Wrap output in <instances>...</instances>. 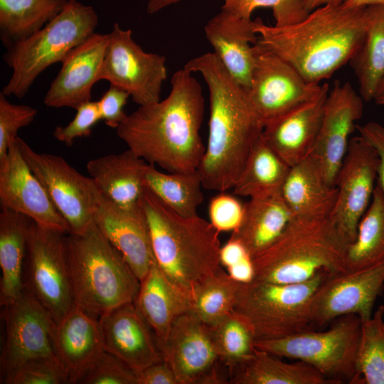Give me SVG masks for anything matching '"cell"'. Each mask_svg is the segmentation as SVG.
Masks as SVG:
<instances>
[{
	"label": "cell",
	"mask_w": 384,
	"mask_h": 384,
	"mask_svg": "<svg viewBox=\"0 0 384 384\" xmlns=\"http://www.w3.org/2000/svg\"><path fill=\"white\" fill-rule=\"evenodd\" d=\"M191 73L177 70L165 99L139 106L116 129L128 149L168 172L197 170L206 150L200 134L205 100Z\"/></svg>",
	"instance_id": "6da1fadb"
},
{
	"label": "cell",
	"mask_w": 384,
	"mask_h": 384,
	"mask_svg": "<svg viewBox=\"0 0 384 384\" xmlns=\"http://www.w3.org/2000/svg\"><path fill=\"white\" fill-rule=\"evenodd\" d=\"M183 68L200 73L209 92L208 142L198 169L203 186L224 192L234 187L264 123L249 90L234 79L214 53L191 59Z\"/></svg>",
	"instance_id": "7a4b0ae2"
},
{
	"label": "cell",
	"mask_w": 384,
	"mask_h": 384,
	"mask_svg": "<svg viewBox=\"0 0 384 384\" xmlns=\"http://www.w3.org/2000/svg\"><path fill=\"white\" fill-rule=\"evenodd\" d=\"M369 22L368 6L328 4L295 23L276 26L255 20L257 43L290 63L309 82L319 84L353 58Z\"/></svg>",
	"instance_id": "3957f363"
},
{
	"label": "cell",
	"mask_w": 384,
	"mask_h": 384,
	"mask_svg": "<svg viewBox=\"0 0 384 384\" xmlns=\"http://www.w3.org/2000/svg\"><path fill=\"white\" fill-rule=\"evenodd\" d=\"M141 202L157 265L191 299L201 284L222 268L220 232L198 215H178L146 187Z\"/></svg>",
	"instance_id": "277c9868"
},
{
	"label": "cell",
	"mask_w": 384,
	"mask_h": 384,
	"mask_svg": "<svg viewBox=\"0 0 384 384\" xmlns=\"http://www.w3.org/2000/svg\"><path fill=\"white\" fill-rule=\"evenodd\" d=\"M65 249L74 304L98 319L134 302L140 281L95 223L66 234Z\"/></svg>",
	"instance_id": "5b68a950"
},
{
	"label": "cell",
	"mask_w": 384,
	"mask_h": 384,
	"mask_svg": "<svg viewBox=\"0 0 384 384\" xmlns=\"http://www.w3.org/2000/svg\"><path fill=\"white\" fill-rule=\"evenodd\" d=\"M348 245L330 216L293 218L271 245L252 258V279L298 283L321 272H343Z\"/></svg>",
	"instance_id": "8992f818"
},
{
	"label": "cell",
	"mask_w": 384,
	"mask_h": 384,
	"mask_svg": "<svg viewBox=\"0 0 384 384\" xmlns=\"http://www.w3.org/2000/svg\"><path fill=\"white\" fill-rule=\"evenodd\" d=\"M98 16L90 6L71 0L43 28L6 48L3 59L12 74L1 92L21 98L38 75L62 62L68 53L95 33Z\"/></svg>",
	"instance_id": "52a82bcc"
},
{
	"label": "cell",
	"mask_w": 384,
	"mask_h": 384,
	"mask_svg": "<svg viewBox=\"0 0 384 384\" xmlns=\"http://www.w3.org/2000/svg\"><path fill=\"white\" fill-rule=\"evenodd\" d=\"M328 274L321 272L298 283L255 279L241 282L234 311L248 324L255 340L280 338L314 329L311 299Z\"/></svg>",
	"instance_id": "ba28073f"
},
{
	"label": "cell",
	"mask_w": 384,
	"mask_h": 384,
	"mask_svg": "<svg viewBox=\"0 0 384 384\" xmlns=\"http://www.w3.org/2000/svg\"><path fill=\"white\" fill-rule=\"evenodd\" d=\"M324 331H304L287 337L255 340L256 349L303 361L331 384H353L356 375L361 319L348 314L334 319Z\"/></svg>",
	"instance_id": "9c48e42d"
},
{
	"label": "cell",
	"mask_w": 384,
	"mask_h": 384,
	"mask_svg": "<svg viewBox=\"0 0 384 384\" xmlns=\"http://www.w3.org/2000/svg\"><path fill=\"white\" fill-rule=\"evenodd\" d=\"M23 159L42 183L70 233H84L93 223L102 193L91 177L85 176L60 156L35 151L18 137Z\"/></svg>",
	"instance_id": "30bf717a"
},
{
	"label": "cell",
	"mask_w": 384,
	"mask_h": 384,
	"mask_svg": "<svg viewBox=\"0 0 384 384\" xmlns=\"http://www.w3.org/2000/svg\"><path fill=\"white\" fill-rule=\"evenodd\" d=\"M65 235L32 222L27 242L24 287L58 324L74 305Z\"/></svg>",
	"instance_id": "8fae6325"
},
{
	"label": "cell",
	"mask_w": 384,
	"mask_h": 384,
	"mask_svg": "<svg viewBox=\"0 0 384 384\" xmlns=\"http://www.w3.org/2000/svg\"><path fill=\"white\" fill-rule=\"evenodd\" d=\"M166 78V58L144 51L132 38V30L115 23L108 33L101 80L127 92L134 102L144 106L160 100Z\"/></svg>",
	"instance_id": "7c38bea8"
},
{
	"label": "cell",
	"mask_w": 384,
	"mask_h": 384,
	"mask_svg": "<svg viewBox=\"0 0 384 384\" xmlns=\"http://www.w3.org/2000/svg\"><path fill=\"white\" fill-rule=\"evenodd\" d=\"M2 306L5 338L1 378L31 361L58 360L53 343L56 324L26 288L17 299Z\"/></svg>",
	"instance_id": "4fadbf2b"
},
{
	"label": "cell",
	"mask_w": 384,
	"mask_h": 384,
	"mask_svg": "<svg viewBox=\"0 0 384 384\" xmlns=\"http://www.w3.org/2000/svg\"><path fill=\"white\" fill-rule=\"evenodd\" d=\"M249 94L265 124L315 98L323 85L309 82L287 61L257 42Z\"/></svg>",
	"instance_id": "5bb4252c"
},
{
	"label": "cell",
	"mask_w": 384,
	"mask_h": 384,
	"mask_svg": "<svg viewBox=\"0 0 384 384\" xmlns=\"http://www.w3.org/2000/svg\"><path fill=\"white\" fill-rule=\"evenodd\" d=\"M379 158L373 146L361 135L351 138L335 186L338 193L331 219L348 244L356 237L377 181Z\"/></svg>",
	"instance_id": "9a60e30c"
},
{
	"label": "cell",
	"mask_w": 384,
	"mask_h": 384,
	"mask_svg": "<svg viewBox=\"0 0 384 384\" xmlns=\"http://www.w3.org/2000/svg\"><path fill=\"white\" fill-rule=\"evenodd\" d=\"M384 287V261L370 267L328 274L312 295V328H321L348 314L370 318Z\"/></svg>",
	"instance_id": "2e32d148"
},
{
	"label": "cell",
	"mask_w": 384,
	"mask_h": 384,
	"mask_svg": "<svg viewBox=\"0 0 384 384\" xmlns=\"http://www.w3.org/2000/svg\"><path fill=\"white\" fill-rule=\"evenodd\" d=\"M161 352L178 384L227 383L218 370L220 361L210 326L191 311L174 321Z\"/></svg>",
	"instance_id": "e0dca14e"
},
{
	"label": "cell",
	"mask_w": 384,
	"mask_h": 384,
	"mask_svg": "<svg viewBox=\"0 0 384 384\" xmlns=\"http://www.w3.org/2000/svg\"><path fill=\"white\" fill-rule=\"evenodd\" d=\"M0 203L1 208L25 215L43 228L70 233L68 224L23 159L18 137L0 161Z\"/></svg>",
	"instance_id": "ac0fdd59"
},
{
	"label": "cell",
	"mask_w": 384,
	"mask_h": 384,
	"mask_svg": "<svg viewBox=\"0 0 384 384\" xmlns=\"http://www.w3.org/2000/svg\"><path fill=\"white\" fill-rule=\"evenodd\" d=\"M363 99L348 82L336 81L326 97L319 134L311 154L327 181L335 186L346 154L350 135L363 112Z\"/></svg>",
	"instance_id": "d6986e66"
},
{
	"label": "cell",
	"mask_w": 384,
	"mask_h": 384,
	"mask_svg": "<svg viewBox=\"0 0 384 384\" xmlns=\"http://www.w3.org/2000/svg\"><path fill=\"white\" fill-rule=\"evenodd\" d=\"M103 348L138 373L164 360L156 336L134 302L98 318Z\"/></svg>",
	"instance_id": "ffe728a7"
},
{
	"label": "cell",
	"mask_w": 384,
	"mask_h": 384,
	"mask_svg": "<svg viewBox=\"0 0 384 384\" xmlns=\"http://www.w3.org/2000/svg\"><path fill=\"white\" fill-rule=\"evenodd\" d=\"M107 42L108 34L95 32L68 53L44 97L46 106L76 109L91 100L92 88L101 80Z\"/></svg>",
	"instance_id": "44dd1931"
},
{
	"label": "cell",
	"mask_w": 384,
	"mask_h": 384,
	"mask_svg": "<svg viewBox=\"0 0 384 384\" xmlns=\"http://www.w3.org/2000/svg\"><path fill=\"white\" fill-rule=\"evenodd\" d=\"M94 223L140 281L154 260L142 202L134 206L122 207L102 194Z\"/></svg>",
	"instance_id": "7402d4cb"
},
{
	"label": "cell",
	"mask_w": 384,
	"mask_h": 384,
	"mask_svg": "<svg viewBox=\"0 0 384 384\" xmlns=\"http://www.w3.org/2000/svg\"><path fill=\"white\" fill-rule=\"evenodd\" d=\"M329 92L327 83L314 99L267 122L262 137L290 167L309 155L315 144Z\"/></svg>",
	"instance_id": "603a6c76"
},
{
	"label": "cell",
	"mask_w": 384,
	"mask_h": 384,
	"mask_svg": "<svg viewBox=\"0 0 384 384\" xmlns=\"http://www.w3.org/2000/svg\"><path fill=\"white\" fill-rule=\"evenodd\" d=\"M255 21L247 20L223 10L205 26L207 40L228 73L249 90L256 59L258 36Z\"/></svg>",
	"instance_id": "cb8c5ba5"
},
{
	"label": "cell",
	"mask_w": 384,
	"mask_h": 384,
	"mask_svg": "<svg viewBox=\"0 0 384 384\" xmlns=\"http://www.w3.org/2000/svg\"><path fill=\"white\" fill-rule=\"evenodd\" d=\"M53 343L69 383H74L105 351L98 319L75 304L56 324Z\"/></svg>",
	"instance_id": "d4e9b609"
},
{
	"label": "cell",
	"mask_w": 384,
	"mask_h": 384,
	"mask_svg": "<svg viewBox=\"0 0 384 384\" xmlns=\"http://www.w3.org/2000/svg\"><path fill=\"white\" fill-rule=\"evenodd\" d=\"M281 193L294 218L317 219L330 216L338 190L327 181L319 161L310 154L291 166Z\"/></svg>",
	"instance_id": "484cf974"
},
{
	"label": "cell",
	"mask_w": 384,
	"mask_h": 384,
	"mask_svg": "<svg viewBox=\"0 0 384 384\" xmlns=\"http://www.w3.org/2000/svg\"><path fill=\"white\" fill-rule=\"evenodd\" d=\"M134 304L152 329L161 351L174 321L191 309V299L165 276L155 260L140 280Z\"/></svg>",
	"instance_id": "4316f807"
},
{
	"label": "cell",
	"mask_w": 384,
	"mask_h": 384,
	"mask_svg": "<svg viewBox=\"0 0 384 384\" xmlns=\"http://www.w3.org/2000/svg\"><path fill=\"white\" fill-rule=\"evenodd\" d=\"M132 150L90 160L87 171L101 193L117 205L132 207L141 202L148 166Z\"/></svg>",
	"instance_id": "83f0119b"
},
{
	"label": "cell",
	"mask_w": 384,
	"mask_h": 384,
	"mask_svg": "<svg viewBox=\"0 0 384 384\" xmlns=\"http://www.w3.org/2000/svg\"><path fill=\"white\" fill-rule=\"evenodd\" d=\"M293 218L281 192L252 197L244 204L241 223L230 237L252 258L271 245Z\"/></svg>",
	"instance_id": "f1b7e54d"
},
{
	"label": "cell",
	"mask_w": 384,
	"mask_h": 384,
	"mask_svg": "<svg viewBox=\"0 0 384 384\" xmlns=\"http://www.w3.org/2000/svg\"><path fill=\"white\" fill-rule=\"evenodd\" d=\"M32 220L25 215L2 208L0 213V302L17 299L24 289L23 269Z\"/></svg>",
	"instance_id": "f546056e"
},
{
	"label": "cell",
	"mask_w": 384,
	"mask_h": 384,
	"mask_svg": "<svg viewBox=\"0 0 384 384\" xmlns=\"http://www.w3.org/2000/svg\"><path fill=\"white\" fill-rule=\"evenodd\" d=\"M231 384H331L311 366L256 349L253 356L230 375Z\"/></svg>",
	"instance_id": "4dcf8cb0"
},
{
	"label": "cell",
	"mask_w": 384,
	"mask_h": 384,
	"mask_svg": "<svg viewBox=\"0 0 384 384\" xmlns=\"http://www.w3.org/2000/svg\"><path fill=\"white\" fill-rule=\"evenodd\" d=\"M71 0H0V39L7 48L55 18Z\"/></svg>",
	"instance_id": "1f68e13d"
},
{
	"label": "cell",
	"mask_w": 384,
	"mask_h": 384,
	"mask_svg": "<svg viewBox=\"0 0 384 384\" xmlns=\"http://www.w3.org/2000/svg\"><path fill=\"white\" fill-rule=\"evenodd\" d=\"M290 168L260 136L233 188V194L250 198L279 193Z\"/></svg>",
	"instance_id": "d6a6232c"
},
{
	"label": "cell",
	"mask_w": 384,
	"mask_h": 384,
	"mask_svg": "<svg viewBox=\"0 0 384 384\" xmlns=\"http://www.w3.org/2000/svg\"><path fill=\"white\" fill-rule=\"evenodd\" d=\"M384 261V193L375 185L371 202L361 218L356 239L344 257L345 271H356Z\"/></svg>",
	"instance_id": "836d02e7"
},
{
	"label": "cell",
	"mask_w": 384,
	"mask_h": 384,
	"mask_svg": "<svg viewBox=\"0 0 384 384\" xmlns=\"http://www.w3.org/2000/svg\"><path fill=\"white\" fill-rule=\"evenodd\" d=\"M144 186L171 210L183 217L197 215L203 201L202 179L198 170L164 173L149 164L144 176Z\"/></svg>",
	"instance_id": "e575fe53"
},
{
	"label": "cell",
	"mask_w": 384,
	"mask_h": 384,
	"mask_svg": "<svg viewBox=\"0 0 384 384\" xmlns=\"http://www.w3.org/2000/svg\"><path fill=\"white\" fill-rule=\"evenodd\" d=\"M369 22L363 43L350 61L366 102L374 100L384 77V4L368 6Z\"/></svg>",
	"instance_id": "d590c367"
},
{
	"label": "cell",
	"mask_w": 384,
	"mask_h": 384,
	"mask_svg": "<svg viewBox=\"0 0 384 384\" xmlns=\"http://www.w3.org/2000/svg\"><path fill=\"white\" fill-rule=\"evenodd\" d=\"M240 284L220 268L195 290L190 311L209 326L215 325L234 311Z\"/></svg>",
	"instance_id": "8d00e7d4"
},
{
	"label": "cell",
	"mask_w": 384,
	"mask_h": 384,
	"mask_svg": "<svg viewBox=\"0 0 384 384\" xmlns=\"http://www.w3.org/2000/svg\"><path fill=\"white\" fill-rule=\"evenodd\" d=\"M383 304L361 320L353 384H384V318Z\"/></svg>",
	"instance_id": "74e56055"
},
{
	"label": "cell",
	"mask_w": 384,
	"mask_h": 384,
	"mask_svg": "<svg viewBox=\"0 0 384 384\" xmlns=\"http://www.w3.org/2000/svg\"><path fill=\"white\" fill-rule=\"evenodd\" d=\"M210 328L220 361L231 375L255 353V336L246 321L235 311Z\"/></svg>",
	"instance_id": "f35d334b"
},
{
	"label": "cell",
	"mask_w": 384,
	"mask_h": 384,
	"mask_svg": "<svg viewBox=\"0 0 384 384\" xmlns=\"http://www.w3.org/2000/svg\"><path fill=\"white\" fill-rule=\"evenodd\" d=\"M262 7L272 9L276 26L295 23L309 14L306 0H224L221 10L250 20L252 12Z\"/></svg>",
	"instance_id": "ab89813d"
},
{
	"label": "cell",
	"mask_w": 384,
	"mask_h": 384,
	"mask_svg": "<svg viewBox=\"0 0 384 384\" xmlns=\"http://www.w3.org/2000/svg\"><path fill=\"white\" fill-rule=\"evenodd\" d=\"M74 383L137 384V375L116 356L104 351Z\"/></svg>",
	"instance_id": "60d3db41"
},
{
	"label": "cell",
	"mask_w": 384,
	"mask_h": 384,
	"mask_svg": "<svg viewBox=\"0 0 384 384\" xmlns=\"http://www.w3.org/2000/svg\"><path fill=\"white\" fill-rule=\"evenodd\" d=\"M6 384H62L69 383L67 373L57 359H37L28 361L13 370L3 379Z\"/></svg>",
	"instance_id": "b9f144b4"
},
{
	"label": "cell",
	"mask_w": 384,
	"mask_h": 384,
	"mask_svg": "<svg viewBox=\"0 0 384 384\" xmlns=\"http://www.w3.org/2000/svg\"><path fill=\"white\" fill-rule=\"evenodd\" d=\"M37 114L34 107L13 104L4 94L0 93V161L6 156L10 144L18 137V131L29 125Z\"/></svg>",
	"instance_id": "7bdbcfd3"
},
{
	"label": "cell",
	"mask_w": 384,
	"mask_h": 384,
	"mask_svg": "<svg viewBox=\"0 0 384 384\" xmlns=\"http://www.w3.org/2000/svg\"><path fill=\"white\" fill-rule=\"evenodd\" d=\"M73 119L65 127L58 126L53 137L59 142L71 146L77 138L88 137L92 127L101 120L97 101H88L76 109Z\"/></svg>",
	"instance_id": "ee69618b"
},
{
	"label": "cell",
	"mask_w": 384,
	"mask_h": 384,
	"mask_svg": "<svg viewBox=\"0 0 384 384\" xmlns=\"http://www.w3.org/2000/svg\"><path fill=\"white\" fill-rule=\"evenodd\" d=\"M243 211L244 204L224 193L213 197L208 206L210 222L220 233L235 230L241 223Z\"/></svg>",
	"instance_id": "f6af8a7d"
},
{
	"label": "cell",
	"mask_w": 384,
	"mask_h": 384,
	"mask_svg": "<svg viewBox=\"0 0 384 384\" xmlns=\"http://www.w3.org/2000/svg\"><path fill=\"white\" fill-rule=\"evenodd\" d=\"M130 97L129 94L112 85L97 101L101 120L106 125L117 129L126 118L124 107Z\"/></svg>",
	"instance_id": "bcb514c9"
},
{
	"label": "cell",
	"mask_w": 384,
	"mask_h": 384,
	"mask_svg": "<svg viewBox=\"0 0 384 384\" xmlns=\"http://www.w3.org/2000/svg\"><path fill=\"white\" fill-rule=\"evenodd\" d=\"M356 128L359 135L369 142L378 153L379 164L376 185L384 193V126L370 122L363 125H356Z\"/></svg>",
	"instance_id": "7dc6e473"
},
{
	"label": "cell",
	"mask_w": 384,
	"mask_h": 384,
	"mask_svg": "<svg viewBox=\"0 0 384 384\" xmlns=\"http://www.w3.org/2000/svg\"><path fill=\"white\" fill-rule=\"evenodd\" d=\"M137 384H178L169 363L163 360L137 373Z\"/></svg>",
	"instance_id": "c3c4849f"
},
{
	"label": "cell",
	"mask_w": 384,
	"mask_h": 384,
	"mask_svg": "<svg viewBox=\"0 0 384 384\" xmlns=\"http://www.w3.org/2000/svg\"><path fill=\"white\" fill-rule=\"evenodd\" d=\"M248 256L250 257L243 245L238 240L231 237L220 247V262L222 266L227 267V269Z\"/></svg>",
	"instance_id": "681fc988"
},
{
	"label": "cell",
	"mask_w": 384,
	"mask_h": 384,
	"mask_svg": "<svg viewBox=\"0 0 384 384\" xmlns=\"http://www.w3.org/2000/svg\"><path fill=\"white\" fill-rule=\"evenodd\" d=\"M228 273L231 277L240 282H247L252 280L254 270L252 258L248 256L228 268Z\"/></svg>",
	"instance_id": "f907efd6"
},
{
	"label": "cell",
	"mask_w": 384,
	"mask_h": 384,
	"mask_svg": "<svg viewBox=\"0 0 384 384\" xmlns=\"http://www.w3.org/2000/svg\"><path fill=\"white\" fill-rule=\"evenodd\" d=\"M180 1L181 0H149L146 12L149 14H153Z\"/></svg>",
	"instance_id": "816d5d0a"
},
{
	"label": "cell",
	"mask_w": 384,
	"mask_h": 384,
	"mask_svg": "<svg viewBox=\"0 0 384 384\" xmlns=\"http://www.w3.org/2000/svg\"><path fill=\"white\" fill-rule=\"evenodd\" d=\"M377 4H384V0H346L341 5L346 8H358Z\"/></svg>",
	"instance_id": "f5cc1de1"
},
{
	"label": "cell",
	"mask_w": 384,
	"mask_h": 384,
	"mask_svg": "<svg viewBox=\"0 0 384 384\" xmlns=\"http://www.w3.org/2000/svg\"><path fill=\"white\" fill-rule=\"evenodd\" d=\"M346 0H306V9L309 13L313 10L328 4L341 5Z\"/></svg>",
	"instance_id": "db71d44e"
},
{
	"label": "cell",
	"mask_w": 384,
	"mask_h": 384,
	"mask_svg": "<svg viewBox=\"0 0 384 384\" xmlns=\"http://www.w3.org/2000/svg\"><path fill=\"white\" fill-rule=\"evenodd\" d=\"M373 100L378 105H381L384 101V77L377 87Z\"/></svg>",
	"instance_id": "11a10c76"
},
{
	"label": "cell",
	"mask_w": 384,
	"mask_h": 384,
	"mask_svg": "<svg viewBox=\"0 0 384 384\" xmlns=\"http://www.w3.org/2000/svg\"><path fill=\"white\" fill-rule=\"evenodd\" d=\"M383 294H384V287H383ZM383 318H384V303L383 304Z\"/></svg>",
	"instance_id": "9f6ffc18"
},
{
	"label": "cell",
	"mask_w": 384,
	"mask_h": 384,
	"mask_svg": "<svg viewBox=\"0 0 384 384\" xmlns=\"http://www.w3.org/2000/svg\"><path fill=\"white\" fill-rule=\"evenodd\" d=\"M381 105H384V101L381 103Z\"/></svg>",
	"instance_id": "6f0895ef"
}]
</instances>
